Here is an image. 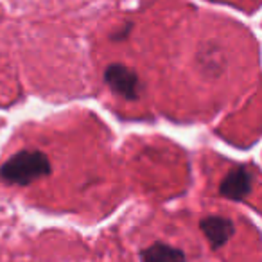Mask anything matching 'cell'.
Instances as JSON below:
<instances>
[{"mask_svg":"<svg viewBox=\"0 0 262 262\" xmlns=\"http://www.w3.org/2000/svg\"><path fill=\"white\" fill-rule=\"evenodd\" d=\"M51 172V164L38 151H22L11 157L0 169V176L13 185H27Z\"/></svg>","mask_w":262,"mask_h":262,"instance_id":"obj_1","label":"cell"},{"mask_svg":"<svg viewBox=\"0 0 262 262\" xmlns=\"http://www.w3.org/2000/svg\"><path fill=\"white\" fill-rule=\"evenodd\" d=\"M106 81L115 92H119L120 95L127 99L139 97L140 92V83L139 77L135 76V72L127 70L122 65H113L106 70Z\"/></svg>","mask_w":262,"mask_h":262,"instance_id":"obj_2","label":"cell"},{"mask_svg":"<svg viewBox=\"0 0 262 262\" xmlns=\"http://www.w3.org/2000/svg\"><path fill=\"white\" fill-rule=\"evenodd\" d=\"M251 182H253V174L248 169L239 167L225 178L221 185V194L230 200H244L251 190Z\"/></svg>","mask_w":262,"mask_h":262,"instance_id":"obj_3","label":"cell"},{"mask_svg":"<svg viewBox=\"0 0 262 262\" xmlns=\"http://www.w3.org/2000/svg\"><path fill=\"white\" fill-rule=\"evenodd\" d=\"M201 230H203V233L208 237V241L214 244V248H217V246H223V244L232 237L233 225H232V221L226 217L210 215V217H207L201 223Z\"/></svg>","mask_w":262,"mask_h":262,"instance_id":"obj_4","label":"cell"},{"mask_svg":"<svg viewBox=\"0 0 262 262\" xmlns=\"http://www.w3.org/2000/svg\"><path fill=\"white\" fill-rule=\"evenodd\" d=\"M144 262H183V253L169 244H155L142 253Z\"/></svg>","mask_w":262,"mask_h":262,"instance_id":"obj_5","label":"cell"}]
</instances>
